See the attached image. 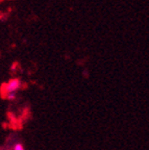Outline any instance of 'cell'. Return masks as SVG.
I'll return each mask as SVG.
<instances>
[{"label": "cell", "mask_w": 149, "mask_h": 150, "mask_svg": "<svg viewBox=\"0 0 149 150\" xmlns=\"http://www.w3.org/2000/svg\"><path fill=\"white\" fill-rule=\"evenodd\" d=\"M13 150H25V148L23 147V145H22V144L17 143V144H15V146H14V148H13Z\"/></svg>", "instance_id": "cell-3"}, {"label": "cell", "mask_w": 149, "mask_h": 150, "mask_svg": "<svg viewBox=\"0 0 149 150\" xmlns=\"http://www.w3.org/2000/svg\"><path fill=\"white\" fill-rule=\"evenodd\" d=\"M17 98V92H12V93L6 94V99L9 101H14Z\"/></svg>", "instance_id": "cell-2"}, {"label": "cell", "mask_w": 149, "mask_h": 150, "mask_svg": "<svg viewBox=\"0 0 149 150\" xmlns=\"http://www.w3.org/2000/svg\"><path fill=\"white\" fill-rule=\"evenodd\" d=\"M21 87V81L18 78H13L11 79L4 87V92L5 93H12V92H17Z\"/></svg>", "instance_id": "cell-1"}]
</instances>
